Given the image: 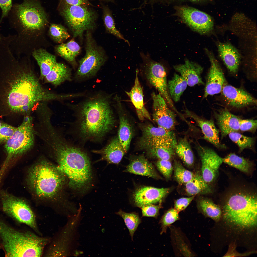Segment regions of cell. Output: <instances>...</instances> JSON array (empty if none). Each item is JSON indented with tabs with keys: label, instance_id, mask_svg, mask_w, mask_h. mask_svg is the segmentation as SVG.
Segmentation results:
<instances>
[{
	"label": "cell",
	"instance_id": "1",
	"mask_svg": "<svg viewBox=\"0 0 257 257\" xmlns=\"http://www.w3.org/2000/svg\"><path fill=\"white\" fill-rule=\"evenodd\" d=\"M14 17L12 27L17 34L12 42L16 49L32 50L43 47L48 42L46 35L48 23L43 8L35 0H24L14 6Z\"/></svg>",
	"mask_w": 257,
	"mask_h": 257
},
{
	"label": "cell",
	"instance_id": "2",
	"mask_svg": "<svg viewBox=\"0 0 257 257\" xmlns=\"http://www.w3.org/2000/svg\"><path fill=\"white\" fill-rule=\"evenodd\" d=\"M17 64V76L7 96L8 104L12 110L21 113L25 106L33 109L38 103L63 99V94L53 92L42 85L29 58L22 59Z\"/></svg>",
	"mask_w": 257,
	"mask_h": 257
},
{
	"label": "cell",
	"instance_id": "3",
	"mask_svg": "<svg viewBox=\"0 0 257 257\" xmlns=\"http://www.w3.org/2000/svg\"><path fill=\"white\" fill-rule=\"evenodd\" d=\"M110 95L98 93L73 107L77 113L79 134L84 139L97 140L112 129L115 123Z\"/></svg>",
	"mask_w": 257,
	"mask_h": 257
},
{
	"label": "cell",
	"instance_id": "4",
	"mask_svg": "<svg viewBox=\"0 0 257 257\" xmlns=\"http://www.w3.org/2000/svg\"><path fill=\"white\" fill-rule=\"evenodd\" d=\"M226 198L223 215L227 223L242 229L256 226L257 196L255 193L238 189L232 192Z\"/></svg>",
	"mask_w": 257,
	"mask_h": 257
},
{
	"label": "cell",
	"instance_id": "5",
	"mask_svg": "<svg viewBox=\"0 0 257 257\" xmlns=\"http://www.w3.org/2000/svg\"><path fill=\"white\" fill-rule=\"evenodd\" d=\"M57 168L69 178L75 188H80L88 184L91 176L89 159L80 148L64 144L57 150Z\"/></svg>",
	"mask_w": 257,
	"mask_h": 257
},
{
	"label": "cell",
	"instance_id": "6",
	"mask_svg": "<svg viewBox=\"0 0 257 257\" xmlns=\"http://www.w3.org/2000/svg\"><path fill=\"white\" fill-rule=\"evenodd\" d=\"M64 175L57 167L42 161L30 170L29 182L37 196L48 198L55 195L61 189L64 181Z\"/></svg>",
	"mask_w": 257,
	"mask_h": 257
},
{
	"label": "cell",
	"instance_id": "7",
	"mask_svg": "<svg viewBox=\"0 0 257 257\" xmlns=\"http://www.w3.org/2000/svg\"><path fill=\"white\" fill-rule=\"evenodd\" d=\"M34 137L32 118L25 116L21 125L16 128L13 135L5 142L7 156L0 170L2 176L10 161L28 150L34 143Z\"/></svg>",
	"mask_w": 257,
	"mask_h": 257
},
{
	"label": "cell",
	"instance_id": "8",
	"mask_svg": "<svg viewBox=\"0 0 257 257\" xmlns=\"http://www.w3.org/2000/svg\"><path fill=\"white\" fill-rule=\"evenodd\" d=\"M85 54L79 61V65L74 76L77 81L94 76L105 62L106 57L103 48L98 45L90 31H86Z\"/></svg>",
	"mask_w": 257,
	"mask_h": 257
},
{
	"label": "cell",
	"instance_id": "9",
	"mask_svg": "<svg viewBox=\"0 0 257 257\" xmlns=\"http://www.w3.org/2000/svg\"><path fill=\"white\" fill-rule=\"evenodd\" d=\"M64 2L61 7V13L73 37L82 38L84 32L95 27V14L86 5H71Z\"/></svg>",
	"mask_w": 257,
	"mask_h": 257
},
{
	"label": "cell",
	"instance_id": "10",
	"mask_svg": "<svg viewBox=\"0 0 257 257\" xmlns=\"http://www.w3.org/2000/svg\"><path fill=\"white\" fill-rule=\"evenodd\" d=\"M140 55L143 61L140 64L141 68L147 81L158 90L169 106L178 114L168 92L167 74L164 67L161 63L153 60L148 52L146 54L141 52Z\"/></svg>",
	"mask_w": 257,
	"mask_h": 257
},
{
	"label": "cell",
	"instance_id": "11",
	"mask_svg": "<svg viewBox=\"0 0 257 257\" xmlns=\"http://www.w3.org/2000/svg\"><path fill=\"white\" fill-rule=\"evenodd\" d=\"M0 198L4 211L20 222L28 226L37 234L42 236L35 214L27 203L4 190H0Z\"/></svg>",
	"mask_w": 257,
	"mask_h": 257
},
{
	"label": "cell",
	"instance_id": "12",
	"mask_svg": "<svg viewBox=\"0 0 257 257\" xmlns=\"http://www.w3.org/2000/svg\"><path fill=\"white\" fill-rule=\"evenodd\" d=\"M177 10L178 15L183 21L194 30L200 34H205L212 30L213 20L205 13L186 6L179 7Z\"/></svg>",
	"mask_w": 257,
	"mask_h": 257
},
{
	"label": "cell",
	"instance_id": "13",
	"mask_svg": "<svg viewBox=\"0 0 257 257\" xmlns=\"http://www.w3.org/2000/svg\"><path fill=\"white\" fill-rule=\"evenodd\" d=\"M151 96L153 100V120L158 126L172 130L176 123L175 112L169 106L160 94L153 92Z\"/></svg>",
	"mask_w": 257,
	"mask_h": 257
},
{
	"label": "cell",
	"instance_id": "14",
	"mask_svg": "<svg viewBox=\"0 0 257 257\" xmlns=\"http://www.w3.org/2000/svg\"><path fill=\"white\" fill-rule=\"evenodd\" d=\"M198 151L201 162L202 176L208 183H212L218 175L219 168L223 162V158L209 148L200 146Z\"/></svg>",
	"mask_w": 257,
	"mask_h": 257
},
{
	"label": "cell",
	"instance_id": "15",
	"mask_svg": "<svg viewBox=\"0 0 257 257\" xmlns=\"http://www.w3.org/2000/svg\"><path fill=\"white\" fill-rule=\"evenodd\" d=\"M206 49L211 65L207 76L204 98L220 93L225 81L223 72L217 60L212 52Z\"/></svg>",
	"mask_w": 257,
	"mask_h": 257
},
{
	"label": "cell",
	"instance_id": "16",
	"mask_svg": "<svg viewBox=\"0 0 257 257\" xmlns=\"http://www.w3.org/2000/svg\"><path fill=\"white\" fill-rule=\"evenodd\" d=\"M221 92L226 103L232 107L241 108L257 104L256 100L242 88L225 84Z\"/></svg>",
	"mask_w": 257,
	"mask_h": 257
},
{
	"label": "cell",
	"instance_id": "17",
	"mask_svg": "<svg viewBox=\"0 0 257 257\" xmlns=\"http://www.w3.org/2000/svg\"><path fill=\"white\" fill-rule=\"evenodd\" d=\"M169 188H159L145 186L137 189L134 192L133 199L137 206L141 208L150 204L161 202L169 193Z\"/></svg>",
	"mask_w": 257,
	"mask_h": 257
},
{
	"label": "cell",
	"instance_id": "18",
	"mask_svg": "<svg viewBox=\"0 0 257 257\" xmlns=\"http://www.w3.org/2000/svg\"><path fill=\"white\" fill-rule=\"evenodd\" d=\"M185 115L193 119L200 128L204 135V138L220 149H225L227 147L220 142L219 136V130L217 128L213 120H207L202 118L194 113L185 108L184 110Z\"/></svg>",
	"mask_w": 257,
	"mask_h": 257
},
{
	"label": "cell",
	"instance_id": "19",
	"mask_svg": "<svg viewBox=\"0 0 257 257\" xmlns=\"http://www.w3.org/2000/svg\"><path fill=\"white\" fill-rule=\"evenodd\" d=\"M177 141L158 140L146 144L141 147L151 157L159 160H169L175 154Z\"/></svg>",
	"mask_w": 257,
	"mask_h": 257
},
{
	"label": "cell",
	"instance_id": "20",
	"mask_svg": "<svg viewBox=\"0 0 257 257\" xmlns=\"http://www.w3.org/2000/svg\"><path fill=\"white\" fill-rule=\"evenodd\" d=\"M142 135L138 143L139 147L158 140L176 141L175 135L172 130L150 124L143 125L141 128Z\"/></svg>",
	"mask_w": 257,
	"mask_h": 257
},
{
	"label": "cell",
	"instance_id": "21",
	"mask_svg": "<svg viewBox=\"0 0 257 257\" xmlns=\"http://www.w3.org/2000/svg\"><path fill=\"white\" fill-rule=\"evenodd\" d=\"M135 72L133 86L130 91L125 92L134 107L139 119L141 120L145 119L151 120V117L144 105L143 90L138 79V69Z\"/></svg>",
	"mask_w": 257,
	"mask_h": 257
},
{
	"label": "cell",
	"instance_id": "22",
	"mask_svg": "<svg viewBox=\"0 0 257 257\" xmlns=\"http://www.w3.org/2000/svg\"><path fill=\"white\" fill-rule=\"evenodd\" d=\"M214 115L222 139L230 133L239 130L241 119L230 112L227 109H222L214 112Z\"/></svg>",
	"mask_w": 257,
	"mask_h": 257
},
{
	"label": "cell",
	"instance_id": "23",
	"mask_svg": "<svg viewBox=\"0 0 257 257\" xmlns=\"http://www.w3.org/2000/svg\"><path fill=\"white\" fill-rule=\"evenodd\" d=\"M173 67L186 81L189 86L204 84L201 76L203 68L200 65L186 59L184 64L176 65Z\"/></svg>",
	"mask_w": 257,
	"mask_h": 257
},
{
	"label": "cell",
	"instance_id": "24",
	"mask_svg": "<svg viewBox=\"0 0 257 257\" xmlns=\"http://www.w3.org/2000/svg\"><path fill=\"white\" fill-rule=\"evenodd\" d=\"M220 56L231 72L237 71L240 63L241 56L238 50L231 44L219 43L217 45Z\"/></svg>",
	"mask_w": 257,
	"mask_h": 257
},
{
	"label": "cell",
	"instance_id": "25",
	"mask_svg": "<svg viewBox=\"0 0 257 257\" xmlns=\"http://www.w3.org/2000/svg\"><path fill=\"white\" fill-rule=\"evenodd\" d=\"M125 171L155 179L160 178L152 163L143 155L132 159Z\"/></svg>",
	"mask_w": 257,
	"mask_h": 257
},
{
	"label": "cell",
	"instance_id": "26",
	"mask_svg": "<svg viewBox=\"0 0 257 257\" xmlns=\"http://www.w3.org/2000/svg\"><path fill=\"white\" fill-rule=\"evenodd\" d=\"M93 152L100 154L102 160L114 164L120 162L125 153L118 137L114 138L103 148L93 151Z\"/></svg>",
	"mask_w": 257,
	"mask_h": 257
},
{
	"label": "cell",
	"instance_id": "27",
	"mask_svg": "<svg viewBox=\"0 0 257 257\" xmlns=\"http://www.w3.org/2000/svg\"><path fill=\"white\" fill-rule=\"evenodd\" d=\"M31 55L40 67V78L44 79L57 63L55 56L43 48L35 50Z\"/></svg>",
	"mask_w": 257,
	"mask_h": 257
},
{
	"label": "cell",
	"instance_id": "28",
	"mask_svg": "<svg viewBox=\"0 0 257 257\" xmlns=\"http://www.w3.org/2000/svg\"><path fill=\"white\" fill-rule=\"evenodd\" d=\"M71 70L68 67L57 62L44 79L46 83L57 86L66 81H71Z\"/></svg>",
	"mask_w": 257,
	"mask_h": 257
},
{
	"label": "cell",
	"instance_id": "29",
	"mask_svg": "<svg viewBox=\"0 0 257 257\" xmlns=\"http://www.w3.org/2000/svg\"><path fill=\"white\" fill-rule=\"evenodd\" d=\"M55 50L58 55L70 63L73 67H75L76 65L75 58L79 53L81 48L74 40L57 45Z\"/></svg>",
	"mask_w": 257,
	"mask_h": 257
},
{
	"label": "cell",
	"instance_id": "30",
	"mask_svg": "<svg viewBox=\"0 0 257 257\" xmlns=\"http://www.w3.org/2000/svg\"><path fill=\"white\" fill-rule=\"evenodd\" d=\"M187 85L186 81L182 76L175 73L167 83L168 92L172 100L175 102L178 101Z\"/></svg>",
	"mask_w": 257,
	"mask_h": 257
},
{
	"label": "cell",
	"instance_id": "31",
	"mask_svg": "<svg viewBox=\"0 0 257 257\" xmlns=\"http://www.w3.org/2000/svg\"><path fill=\"white\" fill-rule=\"evenodd\" d=\"M185 185L186 191L190 196L206 194L211 191L208 183L204 181L202 175L199 173L195 174L193 178Z\"/></svg>",
	"mask_w": 257,
	"mask_h": 257
},
{
	"label": "cell",
	"instance_id": "32",
	"mask_svg": "<svg viewBox=\"0 0 257 257\" xmlns=\"http://www.w3.org/2000/svg\"><path fill=\"white\" fill-rule=\"evenodd\" d=\"M175 150V153L186 165L190 167L193 165L194 155L186 137L181 138L177 142Z\"/></svg>",
	"mask_w": 257,
	"mask_h": 257
},
{
	"label": "cell",
	"instance_id": "33",
	"mask_svg": "<svg viewBox=\"0 0 257 257\" xmlns=\"http://www.w3.org/2000/svg\"><path fill=\"white\" fill-rule=\"evenodd\" d=\"M198 206L200 211L206 217L217 222L221 218L222 212L221 208L211 200L202 199L198 202Z\"/></svg>",
	"mask_w": 257,
	"mask_h": 257
},
{
	"label": "cell",
	"instance_id": "34",
	"mask_svg": "<svg viewBox=\"0 0 257 257\" xmlns=\"http://www.w3.org/2000/svg\"><path fill=\"white\" fill-rule=\"evenodd\" d=\"M222 159L223 162L245 173H249L252 166L251 161L234 153H230Z\"/></svg>",
	"mask_w": 257,
	"mask_h": 257
},
{
	"label": "cell",
	"instance_id": "35",
	"mask_svg": "<svg viewBox=\"0 0 257 257\" xmlns=\"http://www.w3.org/2000/svg\"><path fill=\"white\" fill-rule=\"evenodd\" d=\"M230 139L238 146L239 152H241L245 149L253 150L255 143V138L244 135L237 132H233L228 134Z\"/></svg>",
	"mask_w": 257,
	"mask_h": 257
},
{
	"label": "cell",
	"instance_id": "36",
	"mask_svg": "<svg viewBox=\"0 0 257 257\" xmlns=\"http://www.w3.org/2000/svg\"><path fill=\"white\" fill-rule=\"evenodd\" d=\"M49 35L55 42L61 44L70 36L67 29L61 24H52L48 30Z\"/></svg>",
	"mask_w": 257,
	"mask_h": 257
},
{
	"label": "cell",
	"instance_id": "37",
	"mask_svg": "<svg viewBox=\"0 0 257 257\" xmlns=\"http://www.w3.org/2000/svg\"><path fill=\"white\" fill-rule=\"evenodd\" d=\"M117 214L124 220L132 240L134 233L141 222V220L139 215L135 213H126L121 210L118 212Z\"/></svg>",
	"mask_w": 257,
	"mask_h": 257
},
{
	"label": "cell",
	"instance_id": "38",
	"mask_svg": "<svg viewBox=\"0 0 257 257\" xmlns=\"http://www.w3.org/2000/svg\"><path fill=\"white\" fill-rule=\"evenodd\" d=\"M174 176L180 184H186L190 181L195 174L185 169L179 162L175 160L174 163Z\"/></svg>",
	"mask_w": 257,
	"mask_h": 257
},
{
	"label": "cell",
	"instance_id": "39",
	"mask_svg": "<svg viewBox=\"0 0 257 257\" xmlns=\"http://www.w3.org/2000/svg\"><path fill=\"white\" fill-rule=\"evenodd\" d=\"M104 20L105 26L107 32L118 39L122 40L130 46L129 41L124 37V36L116 28L114 20L109 10H104Z\"/></svg>",
	"mask_w": 257,
	"mask_h": 257
},
{
	"label": "cell",
	"instance_id": "40",
	"mask_svg": "<svg viewBox=\"0 0 257 257\" xmlns=\"http://www.w3.org/2000/svg\"><path fill=\"white\" fill-rule=\"evenodd\" d=\"M178 212L174 208H172L164 214L161 220L163 232L168 226L179 219Z\"/></svg>",
	"mask_w": 257,
	"mask_h": 257
},
{
	"label": "cell",
	"instance_id": "41",
	"mask_svg": "<svg viewBox=\"0 0 257 257\" xmlns=\"http://www.w3.org/2000/svg\"><path fill=\"white\" fill-rule=\"evenodd\" d=\"M156 165L158 170L166 179L171 177L173 171V167L169 160H159Z\"/></svg>",
	"mask_w": 257,
	"mask_h": 257
},
{
	"label": "cell",
	"instance_id": "42",
	"mask_svg": "<svg viewBox=\"0 0 257 257\" xmlns=\"http://www.w3.org/2000/svg\"><path fill=\"white\" fill-rule=\"evenodd\" d=\"M16 128L4 123H1L0 129V143L5 142L13 135Z\"/></svg>",
	"mask_w": 257,
	"mask_h": 257
},
{
	"label": "cell",
	"instance_id": "43",
	"mask_svg": "<svg viewBox=\"0 0 257 257\" xmlns=\"http://www.w3.org/2000/svg\"><path fill=\"white\" fill-rule=\"evenodd\" d=\"M257 127V120L241 119L240 122L239 130L242 131L255 132Z\"/></svg>",
	"mask_w": 257,
	"mask_h": 257
},
{
	"label": "cell",
	"instance_id": "44",
	"mask_svg": "<svg viewBox=\"0 0 257 257\" xmlns=\"http://www.w3.org/2000/svg\"><path fill=\"white\" fill-rule=\"evenodd\" d=\"M160 205L150 204L141 207L142 216L156 217L158 216Z\"/></svg>",
	"mask_w": 257,
	"mask_h": 257
},
{
	"label": "cell",
	"instance_id": "45",
	"mask_svg": "<svg viewBox=\"0 0 257 257\" xmlns=\"http://www.w3.org/2000/svg\"><path fill=\"white\" fill-rule=\"evenodd\" d=\"M195 196L188 198H183L177 200L174 203V208L179 212L185 209L194 198Z\"/></svg>",
	"mask_w": 257,
	"mask_h": 257
},
{
	"label": "cell",
	"instance_id": "46",
	"mask_svg": "<svg viewBox=\"0 0 257 257\" xmlns=\"http://www.w3.org/2000/svg\"><path fill=\"white\" fill-rule=\"evenodd\" d=\"M12 0H0V7L2 10V15L0 21L7 16L12 6Z\"/></svg>",
	"mask_w": 257,
	"mask_h": 257
},
{
	"label": "cell",
	"instance_id": "47",
	"mask_svg": "<svg viewBox=\"0 0 257 257\" xmlns=\"http://www.w3.org/2000/svg\"><path fill=\"white\" fill-rule=\"evenodd\" d=\"M68 4L73 5H86L89 4L87 0H64Z\"/></svg>",
	"mask_w": 257,
	"mask_h": 257
},
{
	"label": "cell",
	"instance_id": "48",
	"mask_svg": "<svg viewBox=\"0 0 257 257\" xmlns=\"http://www.w3.org/2000/svg\"><path fill=\"white\" fill-rule=\"evenodd\" d=\"M193 2H199L203 0H188Z\"/></svg>",
	"mask_w": 257,
	"mask_h": 257
},
{
	"label": "cell",
	"instance_id": "49",
	"mask_svg": "<svg viewBox=\"0 0 257 257\" xmlns=\"http://www.w3.org/2000/svg\"><path fill=\"white\" fill-rule=\"evenodd\" d=\"M1 122H0V128L1 126Z\"/></svg>",
	"mask_w": 257,
	"mask_h": 257
}]
</instances>
